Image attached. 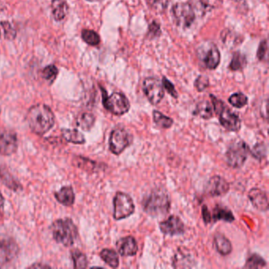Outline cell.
<instances>
[{
    "instance_id": "cell-37",
    "label": "cell",
    "mask_w": 269,
    "mask_h": 269,
    "mask_svg": "<svg viewBox=\"0 0 269 269\" xmlns=\"http://www.w3.org/2000/svg\"><path fill=\"white\" fill-rule=\"evenodd\" d=\"M2 28H3L4 36L6 40H13L15 38L16 31L13 29V25L8 21H2L1 22Z\"/></svg>"
},
{
    "instance_id": "cell-20",
    "label": "cell",
    "mask_w": 269,
    "mask_h": 269,
    "mask_svg": "<svg viewBox=\"0 0 269 269\" xmlns=\"http://www.w3.org/2000/svg\"><path fill=\"white\" fill-rule=\"evenodd\" d=\"M214 243H215L218 253H220L223 256L229 255L232 251V245H231V242L229 239H227V237L222 234L217 233L215 235Z\"/></svg>"
},
{
    "instance_id": "cell-8",
    "label": "cell",
    "mask_w": 269,
    "mask_h": 269,
    "mask_svg": "<svg viewBox=\"0 0 269 269\" xmlns=\"http://www.w3.org/2000/svg\"><path fill=\"white\" fill-rule=\"evenodd\" d=\"M175 21L181 28H189L195 19V12L189 2H178L172 7Z\"/></svg>"
},
{
    "instance_id": "cell-5",
    "label": "cell",
    "mask_w": 269,
    "mask_h": 269,
    "mask_svg": "<svg viewBox=\"0 0 269 269\" xmlns=\"http://www.w3.org/2000/svg\"><path fill=\"white\" fill-rule=\"evenodd\" d=\"M103 92V106L115 115H123L128 112L130 108V103L124 94L121 92H114L111 95H107L106 91L102 89Z\"/></svg>"
},
{
    "instance_id": "cell-29",
    "label": "cell",
    "mask_w": 269,
    "mask_h": 269,
    "mask_svg": "<svg viewBox=\"0 0 269 269\" xmlns=\"http://www.w3.org/2000/svg\"><path fill=\"white\" fill-rule=\"evenodd\" d=\"M72 258L74 261L75 269H86L88 266V260L83 253L79 250H74L72 252Z\"/></svg>"
},
{
    "instance_id": "cell-31",
    "label": "cell",
    "mask_w": 269,
    "mask_h": 269,
    "mask_svg": "<svg viewBox=\"0 0 269 269\" xmlns=\"http://www.w3.org/2000/svg\"><path fill=\"white\" fill-rule=\"evenodd\" d=\"M228 101L236 108H242L248 103V98L245 94L237 92L230 96Z\"/></svg>"
},
{
    "instance_id": "cell-24",
    "label": "cell",
    "mask_w": 269,
    "mask_h": 269,
    "mask_svg": "<svg viewBox=\"0 0 269 269\" xmlns=\"http://www.w3.org/2000/svg\"><path fill=\"white\" fill-rule=\"evenodd\" d=\"M95 118L92 113H82L77 118V126L85 131H89L92 128L95 123Z\"/></svg>"
},
{
    "instance_id": "cell-11",
    "label": "cell",
    "mask_w": 269,
    "mask_h": 269,
    "mask_svg": "<svg viewBox=\"0 0 269 269\" xmlns=\"http://www.w3.org/2000/svg\"><path fill=\"white\" fill-rule=\"evenodd\" d=\"M220 123L228 131L237 132L241 128V119L236 113L230 110L227 106H223L217 114Z\"/></svg>"
},
{
    "instance_id": "cell-6",
    "label": "cell",
    "mask_w": 269,
    "mask_h": 269,
    "mask_svg": "<svg viewBox=\"0 0 269 269\" xmlns=\"http://www.w3.org/2000/svg\"><path fill=\"white\" fill-rule=\"evenodd\" d=\"M114 204V218L115 220H121L131 216L135 211L133 199L126 193L118 192L113 200Z\"/></svg>"
},
{
    "instance_id": "cell-9",
    "label": "cell",
    "mask_w": 269,
    "mask_h": 269,
    "mask_svg": "<svg viewBox=\"0 0 269 269\" xmlns=\"http://www.w3.org/2000/svg\"><path fill=\"white\" fill-rule=\"evenodd\" d=\"M143 92L149 101L157 105L164 97V88L162 82L157 78H147L143 82Z\"/></svg>"
},
{
    "instance_id": "cell-21",
    "label": "cell",
    "mask_w": 269,
    "mask_h": 269,
    "mask_svg": "<svg viewBox=\"0 0 269 269\" xmlns=\"http://www.w3.org/2000/svg\"><path fill=\"white\" fill-rule=\"evenodd\" d=\"M56 200L65 206H72L75 200V195L71 186H64L56 193Z\"/></svg>"
},
{
    "instance_id": "cell-34",
    "label": "cell",
    "mask_w": 269,
    "mask_h": 269,
    "mask_svg": "<svg viewBox=\"0 0 269 269\" xmlns=\"http://www.w3.org/2000/svg\"><path fill=\"white\" fill-rule=\"evenodd\" d=\"M58 71L57 67L56 66L50 65L44 68V71L42 72L43 78L45 80L49 81V82H53L57 77Z\"/></svg>"
},
{
    "instance_id": "cell-13",
    "label": "cell",
    "mask_w": 269,
    "mask_h": 269,
    "mask_svg": "<svg viewBox=\"0 0 269 269\" xmlns=\"http://www.w3.org/2000/svg\"><path fill=\"white\" fill-rule=\"evenodd\" d=\"M229 190V183L221 176H212L206 185L207 193L212 197L223 196Z\"/></svg>"
},
{
    "instance_id": "cell-7",
    "label": "cell",
    "mask_w": 269,
    "mask_h": 269,
    "mask_svg": "<svg viewBox=\"0 0 269 269\" xmlns=\"http://www.w3.org/2000/svg\"><path fill=\"white\" fill-rule=\"evenodd\" d=\"M133 138L127 130L117 128L113 130L109 139V149L113 154L120 155L131 145Z\"/></svg>"
},
{
    "instance_id": "cell-41",
    "label": "cell",
    "mask_w": 269,
    "mask_h": 269,
    "mask_svg": "<svg viewBox=\"0 0 269 269\" xmlns=\"http://www.w3.org/2000/svg\"><path fill=\"white\" fill-rule=\"evenodd\" d=\"M267 41L263 40L261 44H260L259 48H258V57L260 60L262 59L266 56V52H267Z\"/></svg>"
},
{
    "instance_id": "cell-28",
    "label": "cell",
    "mask_w": 269,
    "mask_h": 269,
    "mask_svg": "<svg viewBox=\"0 0 269 269\" xmlns=\"http://www.w3.org/2000/svg\"><path fill=\"white\" fill-rule=\"evenodd\" d=\"M266 266L267 264L266 261L258 254H254L249 257L244 268L245 269H263L266 267Z\"/></svg>"
},
{
    "instance_id": "cell-19",
    "label": "cell",
    "mask_w": 269,
    "mask_h": 269,
    "mask_svg": "<svg viewBox=\"0 0 269 269\" xmlns=\"http://www.w3.org/2000/svg\"><path fill=\"white\" fill-rule=\"evenodd\" d=\"M52 10L56 21H62L67 17L69 12V6L65 0H52Z\"/></svg>"
},
{
    "instance_id": "cell-2",
    "label": "cell",
    "mask_w": 269,
    "mask_h": 269,
    "mask_svg": "<svg viewBox=\"0 0 269 269\" xmlns=\"http://www.w3.org/2000/svg\"><path fill=\"white\" fill-rule=\"evenodd\" d=\"M143 209L152 216L165 215L170 210L171 200L168 192L162 188L152 191L142 203Z\"/></svg>"
},
{
    "instance_id": "cell-15",
    "label": "cell",
    "mask_w": 269,
    "mask_h": 269,
    "mask_svg": "<svg viewBox=\"0 0 269 269\" xmlns=\"http://www.w3.org/2000/svg\"><path fill=\"white\" fill-rule=\"evenodd\" d=\"M117 250L122 257L135 256L138 253V246L134 237L127 236L117 241Z\"/></svg>"
},
{
    "instance_id": "cell-17",
    "label": "cell",
    "mask_w": 269,
    "mask_h": 269,
    "mask_svg": "<svg viewBox=\"0 0 269 269\" xmlns=\"http://www.w3.org/2000/svg\"><path fill=\"white\" fill-rule=\"evenodd\" d=\"M223 0H189V3L193 7L194 12L205 14L219 7Z\"/></svg>"
},
{
    "instance_id": "cell-4",
    "label": "cell",
    "mask_w": 269,
    "mask_h": 269,
    "mask_svg": "<svg viewBox=\"0 0 269 269\" xmlns=\"http://www.w3.org/2000/svg\"><path fill=\"white\" fill-rule=\"evenodd\" d=\"M250 153L248 145L242 140H236L230 145L226 153V162L232 168H241L244 165Z\"/></svg>"
},
{
    "instance_id": "cell-22",
    "label": "cell",
    "mask_w": 269,
    "mask_h": 269,
    "mask_svg": "<svg viewBox=\"0 0 269 269\" xmlns=\"http://www.w3.org/2000/svg\"><path fill=\"white\" fill-rule=\"evenodd\" d=\"M213 111L212 103L208 100H202L197 103L193 114L195 116H198L204 119H210L213 116Z\"/></svg>"
},
{
    "instance_id": "cell-39",
    "label": "cell",
    "mask_w": 269,
    "mask_h": 269,
    "mask_svg": "<svg viewBox=\"0 0 269 269\" xmlns=\"http://www.w3.org/2000/svg\"><path fill=\"white\" fill-rule=\"evenodd\" d=\"M194 86L198 92H203L209 86V80L207 77L199 76L197 80L195 81Z\"/></svg>"
},
{
    "instance_id": "cell-42",
    "label": "cell",
    "mask_w": 269,
    "mask_h": 269,
    "mask_svg": "<svg viewBox=\"0 0 269 269\" xmlns=\"http://www.w3.org/2000/svg\"><path fill=\"white\" fill-rule=\"evenodd\" d=\"M202 217L205 224H208L212 222V214H211L210 211L208 210L207 205H203Z\"/></svg>"
},
{
    "instance_id": "cell-10",
    "label": "cell",
    "mask_w": 269,
    "mask_h": 269,
    "mask_svg": "<svg viewBox=\"0 0 269 269\" xmlns=\"http://www.w3.org/2000/svg\"><path fill=\"white\" fill-rule=\"evenodd\" d=\"M19 252L15 241L10 237H0V266L12 262Z\"/></svg>"
},
{
    "instance_id": "cell-47",
    "label": "cell",
    "mask_w": 269,
    "mask_h": 269,
    "mask_svg": "<svg viewBox=\"0 0 269 269\" xmlns=\"http://www.w3.org/2000/svg\"><path fill=\"white\" fill-rule=\"evenodd\" d=\"M0 36H1V32H0Z\"/></svg>"
},
{
    "instance_id": "cell-44",
    "label": "cell",
    "mask_w": 269,
    "mask_h": 269,
    "mask_svg": "<svg viewBox=\"0 0 269 269\" xmlns=\"http://www.w3.org/2000/svg\"><path fill=\"white\" fill-rule=\"evenodd\" d=\"M4 197L2 196V193H0V208L4 205Z\"/></svg>"
},
{
    "instance_id": "cell-14",
    "label": "cell",
    "mask_w": 269,
    "mask_h": 269,
    "mask_svg": "<svg viewBox=\"0 0 269 269\" xmlns=\"http://www.w3.org/2000/svg\"><path fill=\"white\" fill-rule=\"evenodd\" d=\"M17 138L12 132H4L0 134V154L10 156L17 151Z\"/></svg>"
},
{
    "instance_id": "cell-38",
    "label": "cell",
    "mask_w": 269,
    "mask_h": 269,
    "mask_svg": "<svg viewBox=\"0 0 269 269\" xmlns=\"http://www.w3.org/2000/svg\"><path fill=\"white\" fill-rule=\"evenodd\" d=\"M244 60V57L242 55L239 53L235 54L232 61L231 62V64H230V69L231 71H235L243 68Z\"/></svg>"
},
{
    "instance_id": "cell-43",
    "label": "cell",
    "mask_w": 269,
    "mask_h": 269,
    "mask_svg": "<svg viewBox=\"0 0 269 269\" xmlns=\"http://www.w3.org/2000/svg\"><path fill=\"white\" fill-rule=\"evenodd\" d=\"M149 33L150 35H153V36H157V35L161 34V29H160V25L157 23V22H153L151 25H149Z\"/></svg>"
},
{
    "instance_id": "cell-25",
    "label": "cell",
    "mask_w": 269,
    "mask_h": 269,
    "mask_svg": "<svg viewBox=\"0 0 269 269\" xmlns=\"http://www.w3.org/2000/svg\"><path fill=\"white\" fill-rule=\"evenodd\" d=\"M99 256L107 266L113 269H116L119 266V258L115 250L104 249L100 252Z\"/></svg>"
},
{
    "instance_id": "cell-36",
    "label": "cell",
    "mask_w": 269,
    "mask_h": 269,
    "mask_svg": "<svg viewBox=\"0 0 269 269\" xmlns=\"http://www.w3.org/2000/svg\"><path fill=\"white\" fill-rule=\"evenodd\" d=\"M76 164L79 168H82L85 170H92L96 168V163L90 161L88 159L77 157Z\"/></svg>"
},
{
    "instance_id": "cell-16",
    "label": "cell",
    "mask_w": 269,
    "mask_h": 269,
    "mask_svg": "<svg viewBox=\"0 0 269 269\" xmlns=\"http://www.w3.org/2000/svg\"><path fill=\"white\" fill-rule=\"evenodd\" d=\"M248 197L250 202L252 203L253 206L258 210L266 212L269 209L268 195L266 192L262 189L259 188H253L249 192Z\"/></svg>"
},
{
    "instance_id": "cell-27",
    "label": "cell",
    "mask_w": 269,
    "mask_h": 269,
    "mask_svg": "<svg viewBox=\"0 0 269 269\" xmlns=\"http://www.w3.org/2000/svg\"><path fill=\"white\" fill-rule=\"evenodd\" d=\"M153 117L155 124L160 128L169 129L174 124V120L171 117L167 116L159 111H153Z\"/></svg>"
},
{
    "instance_id": "cell-30",
    "label": "cell",
    "mask_w": 269,
    "mask_h": 269,
    "mask_svg": "<svg viewBox=\"0 0 269 269\" xmlns=\"http://www.w3.org/2000/svg\"><path fill=\"white\" fill-rule=\"evenodd\" d=\"M82 37L86 44H90L91 46H96L100 42L99 36L95 31L90 29H84L82 31Z\"/></svg>"
},
{
    "instance_id": "cell-46",
    "label": "cell",
    "mask_w": 269,
    "mask_h": 269,
    "mask_svg": "<svg viewBox=\"0 0 269 269\" xmlns=\"http://www.w3.org/2000/svg\"><path fill=\"white\" fill-rule=\"evenodd\" d=\"M87 1H89V2H101V1H103V0H87Z\"/></svg>"
},
{
    "instance_id": "cell-32",
    "label": "cell",
    "mask_w": 269,
    "mask_h": 269,
    "mask_svg": "<svg viewBox=\"0 0 269 269\" xmlns=\"http://www.w3.org/2000/svg\"><path fill=\"white\" fill-rule=\"evenodd\" d=\"M0 179L2 180L3 183L8 186V188L14 189V190L19 189V184L14 181L10 174H9L8 172H6V171L4 170L3 168H0Z\"/></svg>"
},
{
    "instance_id": "cell-3",
    "label": "cell",
    "mask_w": 269,
    "mask_h": 269,
    "mask_svg": "<svg viewBox=\"0 0 269 269\" xmlns=\"http://www.w3.org/2000/svg\"><path fill=\"white\" fill-rule=\"evenodd\" d=\"M52 235L58 243L71 246L78 237V229L72 220L69 218L56 220L52 226Z\"/></svg>"
},
{
    "instance_id": "cell-18",
    "label": "cell",
    "mask_w": 269,
    "mask_h": 269,
    "mask_svg": "<svg viewBox=\"0 0 269 269\" xmlns=\"http://www.w3.org/2000/svg\"><path fill=\"white\" fill-rule=\"evenodd\" d=\"M220 53L217 47L215 44H212L208 48V52L204 58V63L208 69H216L220 64Z\"/></svg>"
},
{
    "instance_id": "cell-40",
    "label": "cell",
    "mask_w": 269,
    "mask_h": 269,
    "mask_svg": "<svg viewBox=\"0 0 269 269\" xmlns=\"http://www.w3.org/2000/svg\"><path fill=\"white\" fill-rule=\"evenodd\" d=\"M162 83L164 88L168 91V93L170 94L172 97L178 98L177 91L175 88L174 85L172 84L170 81L168 80L166 78H164Z\"/></svg>"
},
{
    "instance_id": "cell-1",
    "label": "cell",
    "mask_w": 269,
    "mask_h": 269,
    "mask_svg": "<svg viewBox=\"0 0 269 269\" xmlns=\"http://www.w3.org/2000/svg\"><path fill=\"white\" fill-rule=\"evenodd\" d=\"M26 121L31 130L37 135H44L55 124V115L52 109L45 104H36L30 107L26 115Z\"/></svg>"
},
{
    "instance_id": "cell-23",
    "label": "cell",
    "mask_w": 269,
    "mask_h": 269,
    "mask_svg": "<svg viewBox=\"0 0 269 269\" xmlns=\"http://www.w3.org/2000/svg\"><path fill=\"white\" fill-rule=\"evenodd\" d=\"M220 220L231 223L235 220V216L228 208L217 205L214 208L213 212H212V222L220 221Z\"/></svg>"
},
{
    "instance_id": "cell-45",
    "label": "cell",
    "mask_w": 269,
    "mask_h": 269,
    "mask_svg": "<svg viewBox=\"0 0 269 269\" xmlns=\"http://www.w3.org/2000/svg\"><path fill=\"white\" fill-rule=\"evenodd\" d=\"M48 266H39V265H37V266H31V268H48Z\"/></svg>"
},
{
    "instance_id": "cell-12",
    "label": "cell",
    "mask_w": 269,
    "mask_h": 269,
    "mask_svg": "<svg viewBox=\"0 0 269 269\" xmlns=\"http://www.w3.org/2000/svg\"><path fill=\"white\" fill-rule=\"evenodd\" d=\"M160 229L164 235L176 236L184 234L185 225L179 216H171L160 223Z\"/></svg>"
},
{
    "instance_id": "cell-33",
    "label": "cell",
    "mask_w": 269,
    "mask_h": 269,
    "mask_svg": "<svg viewBox=\"0 0 269 269\" xmlns=\"http://www.w3.org/2000/svg\"><path fill=\"white\" fill-rule=\"evenodd\" d=\"M149 7L157 13H162L166 10L168 0H146Z\"/></svg>"
},
{
    "instance_id": "cell-48",
    "label": "cell",
    "mask_w": 269,
    "mask_h": 269,
    "mask_svg": "<svg viewBox=\"0 0 269 269\" xmlns=\"http://www.w3.org/2000/svg\"><path fill=\"white\" fill-rule=\"evenodd\" d=\"M0 113H1V110H0Z\"/></svg>"
},
{
    "instance_id": "cell-35",
    "label": "cell",
    "mask_w": 269,
    "mask_h": 269,
    "mask_svg": "<svg viewBox=\"0 0 269 269\" xmlns=\"http://www.w3.org/2000/svg\"><path fill=\"white\" fill-rule=\"evenodd\" d=\"M250 153L252 154L254 158L262 160L264 157H266L267 149H266V145H264L263 143L258 144L253 148V149H250Z\"/></svg>"
},
{
    "instance_id": "cell-26",
    "label": "cell",
    "mask_w": 269,
    "mask_h": 269,
    "mask_svg": "<svg viewBox=\"0 0 269 269\" xmlns=\"http://www.w3.org/2000/svg\"><path fill=\"white\" fill-rule=\"evenodd\" d=\"M62 134L64 139L71 143L82 145L86 142L84 135L79 130L64 129L62 130Z\"/></svg>"
}]
</instances>
